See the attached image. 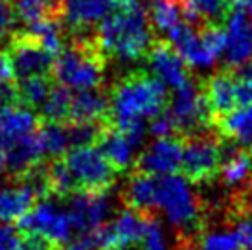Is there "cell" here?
Returning <instances> with one entry per match:
<instances>
[{"label": "cell", "instance_id": "37", "mask_svg": "<svg viewBox=\"0 0 252 250\" xmlns=\"http://www.w3.org/2000/svg\"><path fill=\"white\" fill-rule=\"evenodd\" d=\"M22 232L11 224H0V250H22Z\"/></svg>", "mask_w": 252, "mask_h": 250}, {"label": "cell", "instance_id": "10", "mask_svg": "<svg viewBox=\"0 0 252 250\" xmlns=\"http://www.w3.org/2000/svg\"><path fill=\"white\" fill-rule=\"evenodd\" d=\"M66 206V214L70 219L72 228L79 234H89L109 222L112 214V201L107 193H85L76 191L70 195Z\"/></svg>", "mask_w": 252, "mask_h": 250}, {"label": "cell", "instance_id": "29", "mask_svg": "<svg viewBox=\"0 0 252 250\" xmlns=\"http://www.w3.org/2000/svg\"><path fill=\"white\" fill-rule=\"evenodd\" d=\"M72 96L70 89H66L63 85H54L52 92H50L48 99L39 111L41 122L44 124H59L66 125L70 120V109H72Z\"/></svg>", "mask_w": 252, "mask_h": 250}, {"label": "cell", "instance_id": "22", "mask_svg": "<svg viewBox=\"0 0 252 250\" xmlns=\"http://www.w3.org/2000/svg\"><path fill=\"white\" fill-rule=\"evenodd\" d=\"M184 21L191 26L223 24L230 17V0H181Z\"/></svg>", "mask_w": 252, "mask_h": 250}, {"label": "cell", "instance_id": "32", "mask_svg": "<svg viewBox=\"0 0 252 250\" xmlns=\"http://www.w3.org/2000/svg\"><path fill=\"white\" fill-rule=\"evenodd\" d=\"M50 193L57 199H68L76 193V184L63 158H54L48 162Z\"/></svg>", "mask_w": 252, "mask_h": 250}, {"label": "cell", "instance_id": "31", "mask_svg": "<svg viewBox=\"0 0 252 250\" xmlns=\"http://www.w3.org/2000/svg\"><path fill=\"white\" fill-rule=\"evenodd\" d=\"M39 136L42 140L44 147V156L50 160L63 158L64 155L70 151V136H68V127L59 124H44L39 125Z\"/></svg>", "mask_w": 252, "mask_h": 250}, {"label": "cell", "instance_id": "1", "mask_svg": "<svg viewBox=\"0 0 252 250\" xmlns=\"http://www.w3.org/2000/svg\"><path fill=\"white\" fill-rule=\"evenodd\" d=\"M94 37L105 57L138 61L158 39L140 0H114V9L98 24Z\"/></svg>", "mask_w": 252, "mask_h": 250}, {"label": "cell", "instance_id": "25", "mask_svg": "<svg viewBox=\"0 0 252 250\" xmlns=\"http://www.w3.org/2000/svg\"><path fill=\"white\" fill-rule=\"evenodd\" d=\"M228 222L234 224V232L243 250H252V195L247 188L232 197L228 204Z\"/></svg>", "mask_w": 252, "mask_h": 250}, {"label": "cell", "instance_id": "34", "mask_svg": "<svg viewBox=\"0 0 252 250\" xmlns=\"http://www.w3.org/2000/svg\"><path fill=\"white\" fill-rule=\"evenodd\" d=\"M142 249L140 250H169L168 239L162 228V222L158 221L157 214L149 216V222H147L146 234L142 237Z\"/></svg>", "mask_w": 252, "mask_h": 250}, {"label": "cell", "instance_id": "30", "mask_svg": "<svg viewBox=\"0 0 252 250\" xmlns=\"http://www.w3.org/2000/svg\"><path fill=\"white\" fill-rule=\"evenodd\" d=\"M56 81L52 76H33L26 79H19L17 83V94H19V103L21 107L32 109V111H41L44 101L48 99L52 87Z\"/></svg>", "mask_w": 252, "mask_h": 250}, {"label": "cell", "instance_id": "3", "mask_svg": "<svg viewBox=\"0 0 252 250\" xmlns=\"http://www.w3.org/2000/svg\"><path fill=\"white\" fill-rule=\"evenodd\" d=\"M105 59L94 33H79L72 37L70 42L64 44L63 52L54 59L52 79L77 92L99 89L103 83Z\"/></svg>", "mask_w": 252, "mask_h": 250}, {"label": "cell", "instance_id": "38", "mask_svg": "<svg viewBox=\"0 0 252 250\" xmlns=\"http://www.w3.org/2000/svg\"><path fill=\"white\" fill-rule=\"evenodd\" d=\"M13 107H21L19 94H17V85H2L0 87V122L6 116V112Z\"/></svg>", "mask_w": 252, "mask_h": 250}, {"label": "cell", "instance_id": "7", "mask_svg": "<svg viewBox=\"0 0 252 250\" xmlns=\"http://www.w3.org/2000/svg\"><path fill=\"white\" fill-rule=\"evenodd\" d=\"M223 164V146L217 136H191L184 138L181 171L191 184H208L219 177Z\"/></svg>", "mask_w": 252, "mask_h": 250}, {"label": "cell", "instance_id": "35", "mask_svg": "<svg viewBox=\"0 0 252 250\" xmlns=\"http://www.w3.org/2000/svg\"><path fill=\"white\" fill-rule=\"evenodd\" d=\"M19 13L15 0H0V41H9L17 31Z\"/></svg>", "mask_w": 252, "mask_h": 250}, {"label": "cell", "instance_id": "8", "mask_svg": "<svg viewBox=\"0 0 252 250\" xmlns=\"http://www.w3.org/2000/svg\"><path fill=\"white\" fill-rule=\"evenodd\" d=\"M19 230L22 234L41 236L54 247H59L70 241V234L74 228L66 210H59L50 199H44L37 201L35 206L19 221Z\"/></svg>", "mask_w": 252, "mask_h": 250}, {"label": "cell", "instance_id": "20", "mask_svg": "<svg viewBox=\"0 0 252 250\" xmlns=\"http://www.w3.org/2000/svg\"><path fill=\"white\" fill-rule=\"evenodd\" d=\"M114 0H66L64 24L74 31H87L112 13Z\"/></svg>", "mask_w": 252, "mask_h": 250}, {"label": "cell", "instance_id": "24", "mask_svg": "<svg viewBox=\"0 0 252 250\" xmlns=\"http://www.w3.org/2000/svg\"><path fill=\"white\" fill-rule=\"evenodd\" d=\"M41 125V116L26 107H13L6 112L0 122V142L7 146L15 140H21L35 132Z\"/></svg>", "mask_w": 252, "mask_h": 250}, {"label": "cell", "instance_id": "18", "mask_svg": "<svg viewBox=\"0 0 252 250\" xmlns=\"http://www.w3.org/2000/svg\"><path fill=\"white\" fill-rule=\"evenodd\" d=\"M204 97L214 116H223L238 107V79L230 68L216 72L203 81Z\"/></svg>", "mask_w": 252, "mask_h": 250}, {"label": "cell", "instance_id": "33", "mask_svg": "<svg viewBox=\"0 0 252 250\" xmlns=\"http://www.w3.org/2000/svg\"><path fill=\"white\" fill-rule=\"evenodd\" d=\"M201 250H243L239 243L236 232L228 230H214V232H204L199 241Z\"/></svg>", "mask_w": 252, "mask_h": 250}, {"label": "cell", "instance_id": "41", "mask_svg": "<svg viewBox=\"0 0 252 250\" xmlns=\"http://www.w3.org/2000/svg\"><path fill=\"white\" fill-rule=\"evenodd\" d=\"M22 250H54V245L46 241L41 236H33V234H22Z\"/></svg>", "mask_w": 252, "mask_h": 250}, {"label": "cell", "instance_id": "2", "mask_svg": "<svg viewBox=\"0 0 252 250\" xmlns=\"http://www.w3.org/2000/svg\"><path fill=\"white\" fill-rule=\"evenodd\" d=\"M111 112L107 125L116 129H129L144 120H153L168 109V87L158 81L153 74L144 70L129 72L120 77L109 92Z\"/></svg>", "mask_w": 252, "mask_h": 250}, {"label": "cell", "instance_id": "12", "mask_svg": "<svg viewBox=\"0 0 252 250\" xmlns=\"http://www.w3.org/2000/svg\"><path fill=\"white\" fill-rule=\"evenodd\" d=\"M146 57L149 68L153 70V76L166 87L177 91L189 81L186 62L182 61L168 39H157Z\"/></svg>", "mask_w": 252, "mask_h": 250}, {"label": "cell", "instance_id": "5", "mask_svg": "<svg viewBox=\"0 0 252 250\" xmlns=\"http://www.w3.org/2000/svg\"><path fill=\"white\" fill-rule=\"evenodd\" d=\"M63 160L74 179L76 191L107 193L116 184L118 171L96 146L72 147Z\"/></svg>", "mask_w": 252, "mask_h": 250}, {"label": "cell", "instance_id": "11", "mask_svg": "<svg viewBox=\"0 0 252 250\" xmlns=\"http://www.w3.org/2000/svg\"><path fill=\"white\" fill-rule=\"evenodd\" d=\"M182 146H184V138L181 136L157 140L134 160L133 169L151 177L177 175L181 171Z\"/></svg>", "mask_w": 252, "mask_h": 250}, {"label": "cell", "instance_id": "44", "mask_svg": "<svg viewBox=\"0 0 252 250\" xmlns=\"http://www.w3.org/2000/svg\"><path fill=\"white\" fill-rule=\"evenodd\" d=\"M6 169V149H4V144L0 142V173Z\"/></svg>", "mask_w": 252, "mask_h": 250}, {"label": "cell", "instance_id": "4", "mask_svg": "<svg viewBox=\"0 0 252 250\" xmlns=\"http://www.w3.org/2000/svg\"><path fill=\"white\" fill-rule=\"evenodd\" d=\"M157 206L177 230V237L197 239L204 230L206 216L203 204L181 175L157 177Z\"/></svg>", "mask_w": 252, "mask_h": 250}, {"label": "cell", "instance_id": "43", "mask_svg": "<svg viewBox=\"0 0 252 250\" xmlns=\"http://www.w3.org/2000/svg\"><path fill=\"white\" fill-rule=\"evenodd\" d=\"M171 250H201L195 237H177L175 249Z\"/></svg>", "mask_w": 252, "mask_h": 250}, {"label": "cell", "instance_id": "26", "mask_svg": "<svg viewBox=\"0 0 252 250\" xmlns=\"http://www.w3.org/2000/svg\"><path fill=\"white\" fill-rule=\"evenodd\" d=\"M249 177H251V149L245 147H234L230 153L223 158L219 179L226 188H249Z\"/></svg>", "mask_w": 252, "mask_h": 250}, {"label": "cell", "instance_id": "45", "mask_svg": "<svg viewBox=\"0 0 252 250\" xmlns=\"http://www.w3.org/2000/svg\"><path fill=\"white\" fill-rule=\"evenodd\" d=\"M249 188H252V147H251V177H249Z\"/></svg>", "mask_w": 252, "mask_h": 250}, {"label": "cell", "instance_id": "28", "mask_svg": "<svg viewBox=\"0 0 252 250\" xmlns=\"http://www.w3.org/2000/svg\"><path fill=\"white\" fill-rule=\"evenodd\" d=\"M66 0H15L19 19L24 26L44 19H64Z\"/></svg>", "mask_w": 252, "mask_h": 250}, {"label": "cell", "instance_id": "27", "mask_svg": "<svg viewBox=\"0 0 252 250\" xmlns=\"http://www.w3.org/2000/svg\"><path fill=\"white\" fill-rule=\"evenodd\" d=\"M147 15L157 37L160 33H169L184 21L181 0H151Z\"/></svg>", "mask_w": 252, "mask_h": 250}, {"label": "cell", "instance_id": "39", "mask_svg": "<svg viewBox=\"0 0 252 250\" xmlns=\"http://www.w3.org/2000/svg\"><path fill=\"white\" fill-rule=\"evenodd\" d=\"M54 250H98L96 249V243H94V236L92 232L89 234H79L77 237L66 241V243L59 245V247H54Z\"/></svg>", "mask_w": 252, "mask_h": 250}, {"label": "cell", "instance_id": "19", "mask_svg": "<svg viewBox=\"0 0 252 250\" xmlns=\"http://www.w3.org/2000/svg\"><path fill=\"white\" fill-rule=\"evenodd\" d=\"M111 112V97L101 87L77 92L72 99L68 124H107Z\"/></svg>", "mask_w": 252, "mask_h": 250}, {"label": "cell", "instance_id": "13", "mask_svg": "<svg viewBox=\"0 0 252 250\" xmlns=\"http://www.w3.org/2000/svg\"><path fill=\"white\" fill-rule=\"evenodd\" d=\"M168 41L189 68H208L216 62V57L204 48L199 37V28L186 21H182L169 31Z\"/></svg>", "mask_w": 252, "mask_h": 250}, {"label": "cell", "instance_id": "14", "mask_svg": "<svg viewBox=\"0 0 252 250\" xmlns=\"http://www.w3.org/2000/svg\"><path fill=\"white\" fill-rule=\"evenodd\" d=\"M252 61V22L241 13L232 11L226 21V68H238Z\"/></svg>", "mask_w": 252, "mask_h": 250}, {"label": "cell", "instance_id": "15", "mask_svg": "<svg viewBox=\"0 0 252 250\" xmlns=\"http://www.w3.org/2000/svg\"><path fill=\"white\" fill-rule=\"evenodd\" d=\"M4 149H6V169L11 179H21L32 167H35L46 158L39 129L24 138L4 146Z\"/></svg>", "mask_w": 252, "mask_h": 250}, {"label": "cell", "instance_id": "36", "mask_svg": "<svg viewBox=\"0 0 252 250\" xmlns=\"http://www.w3.org/2000/svg\"><path fill=\"white\" fill-rule=\"evenodd\" d=\"M149 132H151L153 136H157V140L181 136V134H179V129H177L175 120H173V116L168 112V109L162 112V114H158V116H155V118L149 122Z\"/></svg>", "mask_w": 252, "mask_h": 250}, {"label": "cell", "instance_id": "9", "mask_svg": "<svg viewBox=\"0 0 252 250\" xmlns=\"http://www.w3.org/2000/svg\"><path fill=\"white\" fill-rule=\"evenodd\" d=\"M7 54L11 57L17 79L33 76H52L56 57L26 30H17L7 41Z\"/></svg>", "mask_w": 252, "mask_h": 250}, {"label": "cell", "instance_id": "21", "mask_svg": "<svg viewBox=\"0 0 252 250\" xmlns=\"http://www.w3.org/2000/svg\"><path fill=\"white\" fill-rule=\"evenodd\" d=\"M122 201L126 208L136 210L142 214L157 212V177L134 171L129 175L126 186L122 189Z\"/></svg>", "mask_w": 252, "mask_h": 250}, {"label": "cell", "instance_id": "16", "mask_svg": "<svg viewBox=\"0 0 252 250\" xmlns=\"http://www.w3.org/2000/svg\"><path fill=\"white\" fill-rule=\"evenodd\" d=\"M33 189L21 179H7L0 182V224L21 221L35 206Z\"/></svg>", "mask_w": 252, "mask_h": 250}, {"label": "cell", "instance_id": "6", "mask_svg": "<svg viewBox=\"0 0 252 250\" xmlns=\"http://www.w3.org/2000/svg\"><path fill=\"white\" fill-rule=\"evenodd\" d=\"M168 112L175 120L182 138L201 136L206 129H212V111L204 97L203 83H197L191 77L169 96Z\"/></svg>", "mask_w": 252, "mask_h": 250}, {"label": "cell", "instance_id": "40", "mask_svg": "<svg viewBox=\"0 0 252 250\" xmlns=\"http://www.w3.org/2000/svg\"><path fill=\"white\" fill-rule=\"evenodd\" d=\"M17 76H15V68L11 57L6 50H0V87L2 85H13Z\"/></svg>", "mask_w": 252, "mask_h": 250}, {"label": "cell", "instance_id": "17", "mask_svg": "<svg viewBox=\"0 0 252 250\" xmlns=\"http://www.w3.org/2000/svg\"><path fill=\"white\" fill-rule=\"evenodd\" d=\"M212 129L221 142H230L238 147H252V105L236 107L223 116L212 118Z\"/></svg>", "mask_w": 252, "mask_h": 250}, {"label": "cell", "instance_id": "42", "mask_svg": "<svg viewBox=\"0 0 252 250\" xmlns=\"http://www.w3.org/2000/svg\"><path fill=\"white\" fill-rule=\"evenodd\" d=\"M230 11L241 13L252 22V0H230Z\"/></svg>", "mask_w": 252, "mask_h": 250}, {"label": "cell", "instance_id": "23", "mask_svg": "<svg viewBox=\"0 0 252 250\" xmlns=\"http://www.w3.org/2000/svg\"><path fill=\"white\" fill-rule=\"evenodd\" d=\"M149 216H153V214H142L136 210L124 208L114 217V221H111V226L114 230L118 250H127L131 245L140 243L146 234Z\"/></svg>", "mask_w": 252, "mask_h": 250}]
</instances>
